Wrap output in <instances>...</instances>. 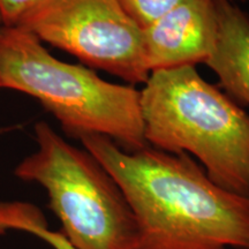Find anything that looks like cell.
<instances>
[{"instance_id":"11","label":"cell","mask_w":249,"mask_h":249,"mask_svg":"<svg viewBox=\"0 0 249 249\" xmlns=\"http://www.w3.org/2000/svg\"><path fill=\"white\" fill-rule=\"evenodd\" d=\"M2 27V21H1V18H0V29H1ZM0 89H1V86H0Z\"/></svg>"},{"instance_id":"4","label":"cell","mask_w":249,"mask_h":249,"mask_svg":"<svg viewBox=\"0 0 249 249\" xmlns=\"http://www.w3.org/2000/svg\"><path fill=\"white\" fill-rule=\"evenodd\" d=\"M34 130L36 151L18 164L14 174L45 189L68 244L74 249H139L135 216L113 177L49 124L39 121Z\"/></svg>"},{"instance_id":"12","label":"cell","mask_w":249,"mask_h":249,"mask_svg":"<svg viewBox=\"0 0 249 249\" xmlns=\"http://www.w3.org/2000/svg\"><path fill=\"white\" fill-rule=\"evenodd\" d=\"M231 1H233V0H231ZM240 1H246V0H240Z\"/></svg>"},{"instance_id":"2","label":"cell","mask_w":249,"mask_h":249,"mask_svg":"<svg viewBox=\"0 0 249 249\" xmlns=\"http://www.w3.org/2000/svg\"><path fill=\"white\" fill-rule=\"evenodd\" d=\"M140 105L150 147L194 156L218 186L249 195V113L195 66L152 71Z\"/></svg>"},{"instance_id":"1","label":"cell","mask_w":249,"mask_h":249,"mask_svg":"<svg viewBox=\"0 0 249 249\" xmlns=\"http://www.w3.org/2000/svg\"><path fill=\"white\" fill-rule=\"evenodd\" d=\"M79 140L123 189L139 249H249V195L218 186L189 155L127 152L97 134Z\"/></svg>"},{"instance_id":"8","label":"cell","mask_w":249,"mask_h":249,"mask_svg":"<svg viewBox=\"0 0 249 249\" xmlns=\"http://www.w3.org/2000/svg\"><path fill=\"white\" fill-rule=\"evenodd\" d=\"M7 229L30 233L53 249H74L60 231L55 232L48 229L43 213L35 205L30 203L21 202L18 205L7 224Z\"/></svg>"},{"instance_id":"6","label":"cell","mask_w":249,"mask_h":249,"mask_svg":"<svg viewBox=\"0 0 249 249\" xmlns=\"http://www.w3.org/2000/svg\"><path fill=\"white\" fill-rule=\"evenodd\" d=\"M217 27L216 0H182L142 29L150 73L205 64L216 44Z\"/></svg>"},{"instance_id":"10","label":"cell","mask_w":249,"mask_h":249,"mask_svg":"<svg viewBox=\"0 0 249 249\" xmlns=\"http://www.w3.org/2000/svg\"><path fill=\"white\" fill-rule=\"evenodd\" d=\"M37 0H0V18L2 26H17L22 15Z\"/></svg>"},{"instance_id":"5","label":"cell","mask_w":249,"mask_h":249,"mask_svg":"<svg viewBox=\"0 0 249 249\" xmlns=\"http://www.w3.org/2000/svg\"><path fill=\"white\" fill-rule=\"evenodd\" d=\"M14 27L130 85L150 75L142 28L117 0H37Z\"/></svg>"},{"instance_id":"3","label":"cell","mask_w":249,"mask_h":249,"mask_svg":"<svg viewBox=\"0 0 249 249\" xmlns=\"http://www.w3.org/2000/svg\"><path fill=\"white\" fill-rule=\"evenodd\" d=\"M0 86L38 101L71 138L97 134L127 152L149 145L140 90L107 82L83 65L59 60L18 27L0 29Z\"/></svg>"},{"instance_id":"9","label":"cell","mask_w":249,"mask_h":249,"mask_svg":"<svg viewBox=\"0 0 249 249\" xmlns=\"http://www.w3.org/2000/svg\"><path fill=\"white\" fill-rule=\"evenodd\" d=\"M121 8L140 28L144 29L176 7L182 0H117Z\"/></svg>"},{"instance_id":"7","label":"cell","mask_w":249,"mask_h":249,"mask_svg":"<svg viewBox=\"0 0 249 249\" xmlns=\"http://www.w3.org/2000/svg\"><path fill=\"white\" fill-rule=\"evenodd\" d=\"M217 38L205 61L219 87L240 107H249V15L231 0H216Z\"/></svg>"}]
</instances>
